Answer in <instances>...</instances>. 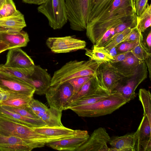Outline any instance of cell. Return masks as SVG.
<instances>
[{"label": "cell", "mask_w": 151, "mask_h": 151, "mask_svg": "<svg viewBox=\"0 0 151 151\" xmlns=\"http://www.w3.org/2000/svg\"><path fill=\"white\" fill-rule=\"evenodd\" d=\"M135 13L130 0H114L106 9L88 23L86 36L95 45L107 31L115 28Z\"/></svg>", "instance_id": "obj_1"}, {"label": "cell", "mask_w": 151, "mask_h": 151, "mask_svg": "<svg viewBox=\"0 0 151 151\" xmlns=\"http://www.w3.org/2000/svg\"><path fill=\"white\" fill-rule=\"evenodd\" d=\"M129 102L119 92L112 91L108 97L93 104L70 107L79 116L96 117L111 114Z\"/></svg>", "instance_id": "obj_2"}, {"label": "cell", "mask_w": 151, "mask_h": 151, "mask_svg": "<svg viewBox=\"0 0 151 151\" xmlns=\"http://www.w3.org/2000/svg\"><path fill=\"white\" fill-rule=\"evenodd\" d=\"M99 66L91 59L69 61L55 72L52 77L50 86L59 85L77 77L94 75Z\"/></svg>", "instance_id": "obj_3"}, {"label": "cell", "mask_w": 151, "mask_h": 151, "mask_svg": "<svg viewBox=\"0 0 151 151\" xmlns=\"http://www.w3.org/2000/svg\"><path fill=\"white\" fill-rule=\"evenodd\" d=\"M0 134L12 136L27 140L34 148L43 147L51 141L33 128L6 119L0 116Z\"/></svg>", "instance_id": "obj_4"}, {"label": "cell", "mask_w": 151, "mask_h": 151, "mask_svg": "<svg viewBox=\"0 0 151 151\" xmlns=\"http://www.w3.org/2000/svg\"><path fill=\"white\" fill-rule=\"evenodd\" d=\"M68 20L73 30H86L91 13L92 0H65Z\"/></svg>", "instance_id": "obj_5"}, {"label": "cell", "mask_w": 151, "mask_h": 151, "mask_svg": "<svg viewBox=\"0 0 151 151\" xmlns=\"http://www.w3.org/2000/svg\"><path fill=\"white\" fill-rule=\"evenodd\" d=\"M37 10L47 18L49 25L54 29L61 28L68 21L65 0H46Z\"/></svg>", "instance_id": "obj_6"}, {"label": "cell", "mask_w": 151, "mask_h": 151, "mask_svg": "<svg viewBox=\"0 0 151 151\" xmlns=\"http://www.w3.org/2000/svg\"><path fill=\"white\" fill-rule=\"evenodd\" d=\"M74 94L73 86L66 82L59 85L50 86L45 94L50 107L63 111L65 110L67 103Z\"/></svg>", "instance_id": "obj_7"}, {"label": "cell", "mask_w": 151, "mask_h": 151, "mask_svg": "<svg viewBox=\"0 0 151 151\" xmlns=\"http://www.w3.org/2000/svg\"><path fill=\"white\" fill-rule=\"evenodd\" d=\"M86 44L85 41L71 36L49 37L46 42L48 48L55 53H68L84 49Z\"/></svg>", "instance_id": "obj_8"}, {"label": "cell", "mask_w": 151, "mask_h": 151, "mask_svg": "<svg viewBox=\"0 0 151 151\" xmlns=\"http://www.w3.org/2000/svg\"><path fill=\"white\" fill-rule=\"evenodd\" d=\"M0 89L10 93L25 95L31 97L35 89L31 84L0 71Z\"/></svg>", "instance_id": "obj_9"}, {"label": "cell", "mask_w": 151, "mask_h": 151, "mask_svg": "<svg viewBox=\"0 0 151 151\" xmlns=\"http://www.w3.org/2000/svg\"><path fill=\"white\" fill-rule=\"evenodd\" d=\"M111 137L104 127L95 129L86 141L76 151H109Z\"/></svg>", "instance_id": "obj_10"}, {"label": "cell", "mask_w": 151, "mask_h": 151, "mask_svg": "<svg viewBox=\"0 0 151 151\" xmlns=\"http://www.w3.org/2000/svg\"><path fill=\"white\" fill-rule=\"evenodd\" d=\"M147 68L144 61L137 74L124 81L114 91L120 93L130 101L136 97L135 90L139 85L147 77Z\"/></svg>", "instance_id": "obj_11"}, {"label": "cell", "mask_w": 151, "mask_h": 151, "mask_svg": "<svg viewBox=\"0 0 151 151\" xmlns=\"http://www.w3.org/2000/svg\"><path fill=\"white\" fill-rule=\"evenodd\" d=\"M104 84L101 73L98 68L95 74L86 81L69 99L65 110L68 109L72 104L81 98L94 93Z\"/></svg>", "instance_id": "obj_12"}, {"label": "cell", "mask_w": 151, "mask_h": 151, "mask_svg": "<svg viewBox=\"0 0 151 151\" xmlns=\"http://www.w3.org/2000/svg\"><path fill=\"white\" fill-rule=\"evenodd\" d=\"M89 135L84 130L82 133L70 137L47 143L46 145L60 151H76L87 140Z\"/></svg>", "instance_id": "obj_13"}, {"label": "cell", "mask_w": 151, "mask_h": 151, "mask_svg": "<svg viewBox=\"0 0 151 151\" xmlns=\"http://www.w3.org/2000/svg\"><path fill=\"white\" fill-rule=\"evenodd\" d=\"M52 77L47 70L39 65H35L33 72L30 76L29 83L35 89V93L45 94L50 86Z\"/></svg>", "instance_id": "obj_14"}, {"label": "cell", "mask_w": 151, "mask_h": 151, "mask_svg": "<svg viewBox=\"0 0 151 151\" xmlns=\"http://www.w3.org/2000/svg\"><path fill=\"white\" fill-rule=\"evenodd\" d=\"M151 123L143 115L136 133V151H151Z\"/></svg>", "instance_id": "obj_15"}, {"label": "cell", "mask_w": 151, "mask_h": 151, "mask_svg": "<svg viewBox=\"0 0 151 151\" xmlns=\"http://www.w3.org/2000/svg\"><path fill=\"white\" fill-rule=\"evenodd\" d=\"M4 67L13 68H26L34 66L32 59L19 48L9 50Z\"/></svg>", "instance_id": "obj_16"}, {"label": "cell", "mask_w": 151, "mask_h": 151, "mask_svg": "<svg viewBox=\"0 0 151 151\" xmlns=\"http://www.w3.org/2000/svg\"><path fill=\"white\" fill-rule=\"evenodd\" d=\"M36 132L49 139L51 141L60 140L78 134L84 130H73L63 126H45L33 128Z\"/></svg>", "instance_id": "obj_17"}, {"label": "cell", "mask_w": 151, "mask_h": 151, "mask_svg": "<svg viewBox=\"0 0 151 151\" xmlns=\"http://www.w3.org/2000/svg\"><path fill=\"white\" fill-rule=\"evenodd\" d=\"M99 68L105 85L111 91H114L126 79L110 62L102 64Z\"/></svg>", "instance_id": "obj_18"}, {"label": "cell", "mask_w": 151, "mask_h": 151, "mask_svg": "<svg viewBox=\"0 0 151 151\" xmlns=\"http://www.w3.org/2000/svg\"><path fill=\"white\" fill-rule=\"evenodd\" d=\"M34 148L33 145L27 140L0 134V151H31Z\"/></svg>", "instance_id": "obj_19"}, {"label": "cell", "mask_w": 151, "mask_h": 151, "mask_svg": "<svg viewBox=\"0 0 151 151\" xmlns=\"http://www.w3.org/2000/svg\"><path fill=\"white\" fill-rule=\"evenodd\" d=\"M135 132L111 139L109 151H136Z\"/></svg>", "instance_id": "obj_20"}, {"label": "cell", "mask_w": 151, "mask_h": 151, "mask_svg": "<svg viewBox=\"0 0 151 151\" xmlns=\"http://www.w3.org/2000/svg\"><path fill=\"white\" fill-rule=\"evenodd\" d=\"M1 42L8 45L9 49L26 46L29 41L27 33L24 31L19 32H8L0 35Z\"/></svg>", "instance_id": "obj_21"}, {"label": "cell", "mask_w": 151, "mask_h": 151, "mask_svg": "<svg viewBox=\"0 0 151 151\" xmlns=\"http://www.w3.org/2000/svg\"><path fill=\"white\" fill-rule=\"evenodd\" d=\"M0 116L9 120L31 127L47 126L40 119H34L6 110L0 106Z\"/></svg>", "instance_id": "obj_22"}, {"label": "cell", "mask_w": 151, "mask_h": 151, "mask_svg": "<svg viewBox=\"0 0 151 151\" xmlns=\"http://www.w3.org/2000/svg\"><path fill=\"white\" fill-rule=\"evenodd\" d=\"M26 26L24 15L18 10L10 16L0 18V27L9 32H19Z\"/></svg>", "instance_id": "obj_23"}, {"label": "cell", "mask_w": 151, "mask_h": 151, "mask_svg": "<svg viewBox=\"0 0 151 151\" xmlns=\"http://www.w3.org/2000/svg\"><path fill=\"white\" fill-rule=\"evenodd\" d=\"M112 92L104 84L94 93L84 96L75 102L69 108L71 107L85 106L93 104L107 97L111 94Z\"/></svg>", "instance_id": "obj_24"}, {"label": "cell", "mask_w": 151, "mask_h": 151, "mask_svg": "<svg viewBox=\"0 0 151 151\" xmlns=\"http://www.w3.org/2000/svg\"><path fill=\"white\" fill-rule=\"evenodd\" d=\"M62 111L53 107L45 112L35 111V114L48 127L63 126L61 122Z\"/></svg>", "instance_id": "obj_25"}, {"label": "cell", "mask_w": 151, "mask_h": 151, "mask_svg": "<svg viewBox=\"0 0 151 151\" xmlns=\"http://www.w3.org/2000/svg\"><path fill=\"white\" fill-rule=\"evenodd\" d=\"M84 49L85 55L99 65L103 63L111 62L114 60L113 57L104 47H98L93 45L91 49L85 48Z\"/></svg>", "instance_id": "obj_26"}, {"label": "cell", "mask_w": 151, "mask_h": 151, "mask_svg": "<svg viewBox=\"0 0 151 151\" xmlns=\"http://www.w3.org/2000/svg\"><path fill=\"white\" fill-rule=\"evenodd\" d=\"M35 65L26 68H13L5 67L1 65H0V71L29 83V78L33 72Z\"/></svg>", "instance_id": "obj_27"}, {"label": "cell", "mask_w": 151, "mask_h": 151, "mask_svg": "<svg viewBox=\"0 0 151 151\" xmlns=\"http://www.w3.org/2000/svg\"><path fill=\"white\" fill-rule=\"evenodd\" d=\"M32 98L25 95L10 93L9 99L1 103L0 105L15 107H22L27 105Z\"/></svg>", "instance_id": "obj_28"}, {"label": "cell", "mask_w": 151, "mask_h": 151, "mask_svg": "<svg viewBox=\"0 0 151 151\" xmlns=\"http://www.w3.org/2000/svg\"><path fill=\"white\" fill-rule=\"evenodd\" d=\"M139 100L143 109V115L146 116L151 123V94L149 90L141 88L138 93Z\"/></svg>", "instance_id": "obj_29"}, {"label": "cell", "mask_w": 151, "mask_h": 151, "mask_svg": "<svg viewBox=\"0 0 151 151\" xmlns=\"http://www.w3.org/2000/svg\"><path fill=\"white\" fill-rule=\"evenodd\" d=\"M151 25V4H147L145 10L137 17V26L141 32H143Z\"/></svg>", "instance_id": "obj_30"}, {"label": "cell", "mask_w": 151, "mask_h": 151, "mask_svg": "<svg viewBox=\"0 0 151 151\" xmlns=\"http://www.w3.org/2000/svg\"><path fill=\"white\" fill-rule=\"evenodd\" d=\"M114 0H92L91 13L88 22L96 18L106 9Z\"/></svg>", "instance_id": "obj_31"}, {"label": "cell", "mask_w": 151, "mask_h": 151, "mask_svg": "<svg viewBox=\"0 0 151 151\" xmlns=\"http://www.w3.org/2000/svg\"><path fill=\"white\" fill-rule=\"evenodd\" d=\"M137 17L136 13H135L118 25L115 28L114 34L109 40L104 45L113 39L118 34L127 28L129 27L133 28L136 27L137 26Z\"/></svg>", "instance_id": "obj_32"}, {"label": "cell", "mask_w": 151, "mask_h": 151, "mask_svg": "<svg viewBox=\"0 0 151 151\" xmlns=\"http://www.w3.org/2000/svg\"><path fill=\"white\" fill-rule=\"evenodd\" d=\"M0 106L3 108L10 111L17 113L22 116L34 119L40 118L34 113L28 104L20 107H15L1 105Z\"/></svg>", "instance_id": "obj_33"}, {"label": "cell", "mask_w": 151, "mask_h": 151, "mask_svg": "<svg viewBox=\"0 0 151 151\" xmlns=\"http://www.w3.org/2000/svg\"><path fill=\"white\" fill-rule=\"evenodd\" d=\"M131 52L139 61H144L149 56L151 55V52L145 44L140 42L131 51Z\"/></svg>", "instance_id": "obj_34"}, {"label": "cell", "mask_w": 151, "mask_h": 151, "mask_svg": "<svg viewBox=\"0 0 151 151\" xmlns=\"http://www.w3.org/2000/svg\"><path fill=\"white\" fill-rule=\"evenodd\" d=\"M17 10L13 0H6L0 8V18L10 16Z\"/></svg>", "instance_id": "obj_35"}, {"label": "cell", "mask_w": 151, "mask_h": 151, "mask_svg": "<svg viewBox=\"0 0 151 151\" xmlns=\"http://www.w3.org/2000/svg\"><path fill=\"white\" fill-rule=\"evenodd\" d=\"M132 28L131 27H128L118 34L113 39L103 46L105 50L108 52L113 47L117 46L122 42V40L131 31Z\"/></svg>", "instance_id": "obj_36"}, {"label": "cell", "mask_w": 151, "mask_h": 151, "mask_svg": "<svg viewBox=\"0 0 151 151\" xmlns=\"http://www.w3.org/2000/svg\"><path fill=\"white\" fill-rule=\"evenodd\" d=\"M143 61H139L130 52L123 61L119 62L126 67L131 68L137 67Z\"/></svg>", "instance_id": "obj_37"}, {"label": "cell", "mask_w": 151, "mask_h": 151, "mask_svg": "<svg viewBox=\"0 0 151 151\" xmlns=\"http://www.w3.org/2000/svg\"><path fill=\"white\" fill-rule=\"evenodd\" d=\"M143 40V36L141 32L136 26L132 28L131 31L123 39L121 43L126 41H135L142 42Z\"/></svg>", "instance_id": "obj_38"}, {"label": "cell", "mask_w": 151, "mask_h": 151, "mask_svg": "<svg viewBox=\"0 0 151 151\" xmlns=\"http://www.w3.org/2000/svg\"><path fill=\"white\" fill-rule=\"evenodd\" d=\"M92 76L77 77L70 79L67 82L70 83L73 86L74 88V94L78 92L83 85Z\"/></svg>", "instance_id": "obj_39"}, {"label": "cell", "mask_w": 151, "mask_h": 151, "mask_svg": "<svg viewBox=\"0 0 151 151\" xmlns=\"http://www.w3.org/2000/svg\"><path fill=\"white\" fill-rule=\"evenodd\" d=\"M141 41H135L122 42L116 47L117 51L119 52H131V51Z\"/></svg>", "instance_id": "obj_40"}, {"label": "cell", "mask_w": 151, "mask_h": 151, "mask_svg": "<svg viewBox=\"0 0 151 151\" xmlns=\"http://www.w3.org/2000/svg\"><path fill=\"white\" fill-rule=\"evenodd\" d=\"M28 105L34 112L38 111L45 112L47 111L49 109L42 103L33 98L29 102Z\"/></svg>", "instance_id": "obj_41"}, {"label": "cell", "mask_w": 151, "mask_h": 151, "mask_svg": "<svg viewBox=\"0 0 151 151\" xmlns=\"http://www.w3.org/2000/svg\"><path fill=\"white\" fill-rule=\"evenodd\" d=\"M148 0H135V9L137 16H139L145 10Z\"/></svg>", "instance_id": "obj_42"}, {"label": "cell", "mask_w": 151, "mask_h": 151, "mask_svg": "<svg viewBox=\"0 0 151 151\" xmlns=\"http://www.w3.org/2000/svg\"><path fill=\"white\" fill-rule=\"evenodd\" d=\"M129 52H122L119 54H117L116 55L113 57L114 60L111 63H116L123 61Z\"/></svg>", "instance_id": "obj_43"}, {"label": "cell", "mask_w": 151, "mask_h": 151, "mask_svg": "<svg viewBox=\"0 0 151 151\" xmlns=\"http://www.w3.org/2000/svg\"><path fill=\"white\" fill-rule=\"evenodd\" d=\"M10 95V92L0 89V104L7 100Z\"/></svg>", "instance_id": "obj_44"}, {"label": "cell", "mask_w": 151, "mask_h": 151, "mask_svg": "<svg viewBox=\"0 0 151 151\" xmlns=\"http://www.w3.org/2000/svg\"><path fill=\"white\" fill-rule=\"evenodd\" d=\"M151 55L150 56L144 61L147 66L149 72V76L151 80Z\"/></svg>", "instance_id": "obj_45"}, {"label": "cell", "mask_w": 151, "mask_h": 151, "mask_svg": "<svg viewBox=\"0 0 151 151\" xmlns=\"http://www.w3.org/2000/svg\"><path fill=\"white\" fill-rule=\"evenodd\" d=\"M24 3L36 5H40L44 3L46 0H22Z\"/></svg>", "instance_id": "obj_46"}, {"label": "cell", "mask_w": 151, "mask_h": 151, "mask_svg": "<svg viewBox=\"0 0 151 151\" xmlns=\"http://www.w3.org/2000/svg\"><path fill=\"white\" fill-rule=\"evenodd\" d=\"M146 42L147 45V47L149 50L151 52V31L150 30L148 34L146 39Z\"/></svg>", "instance_id": "obj_47"}, {"label": "cell", "mask_w": 151, "mask_h": 151, "mask_svg": "<svg viewBox=\"0 0 151 151\" xmlns=\"http://www.w3.org/2000/svg\"><path fill=\"white\" fill-rule=\"evenodd\" d=\"M9 49L8 45L3 42H0V53Z\"/></svg>", "instance_id": "obj_48"}, {"label": "cell", "mask_w": 151, "mask_h": 151, "mask_svg": "<svg viewBox=\"0 0 151 151\" xmlns=\"http://www.w3.org/2000/svg\"><path fill=\"white\" fill-rule=\"evenodd\" d=\"M110 55L113 57L117 54L116 47H113L108 51Z\"/></svg>", "instance_id": "obj_49"}, {"label": "cell", "mask_w": 151, "mask_h": 151, "mask_svg": "<svg viewBox=\"0 0 151 151\" xmlns=\"http://www.w3.org/2000/svg\"><path fill=\"white\" fill-rule=\"evenodd\" d=\"M135 0H130L131 4L133 10L135 12Z\"/></svg>", "instance_id": "obj_50"}, {"label": "cell", "mask_w": 151, "mask_h": 151, "mask_svg": "<svg viewBox=\"0 0 151 151\" xmlns=\"http://www.w3.org/2000/svg\"><path fill=\"white\" fill-rule=\"evenodd\" d=\"M9 32L7 29L3 28L0 27V33Z\"/></svg>", "instance_id": "obj_51"}, {"label": "cell", "mask_w": 151, "mask_h": 151, "mask_svg": "<svg viewBox=\"0 0 151 151\" xmlns=\"http://www.w3.org/2000/svg\"><path fill=\"white\" fill-rule=\"evenodd\" d=\"M6 0H0V8L2 6Z\"/></svg>", "instance_id": "obj_52"}]
</instances>
